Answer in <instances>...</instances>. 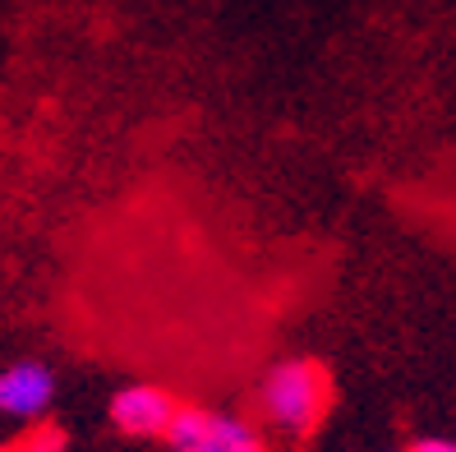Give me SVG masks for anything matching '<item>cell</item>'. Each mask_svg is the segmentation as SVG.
Masks as SVG:
<instances>
[{"mask_svg": "<svg viewBox=\"0 0 456 452\" xmlns=\"http://www.w3.org/2000/svg\"><path fill=\"white\" fill-rule=\"evenodd\" d=\"M328 374L323 365L314 360H281L263 374L258 383V407H263V420L273 424L277 434L286 439H305L314 434V424L323 420L328 411Z\"/></svg>", "mask_w": 456, "mask_h": 452, "instance_id": "cell-1", "label": "cell"}, {"mask_svg": "<svg viewBox=\"0 0 456 452\" xmlns=\"http://www.w3.org/2000/svg\"><path fill=\"white\" fill-rule=\"evenodd\" d=\"M162 439L171 452H263V439L249 420L203 407H180Z\"/></svg>", "mask_w": 456, "mask_h": 452, "instance_id": "cell-2", "label": "cell"}, {"mask_svg": "<svg viewBox=\"0 0 456 452\" xmlns=\"http://www.w3.org/2000/svg\"><path fill=\"white\" fill-rule=\"evenodd\" d=\"M175 397L167 388H152V383H134V388H120L116 402H111V420L120 424L125 434L134 439H162L175 420Z\"/></svg>", "mask_w": 456, "mask_h": 452, "instance_id": "cell-3", "label": "cell"}, {"mask_svg": "<svg viewBox=\"0 0 456 452\" xmlns=\"http://www.w3.org/2000/svg\"><path fill=\"white\" fill-rule=\"evenodd\" d=\"M51 397H56V379H51L46 365L14 360V365L0 369V415L37 420V415H46Z\"/></svg>", "mask_w": 456, "mask_h": 452, "instance_id": "cell-4", "label": "cell"}, {"mask_svg": "<svg viewBox=\"0 0 456 452\" xmlns=\"http://www.w3.org/2000/svg\"><path fill=\"white\" fill-rule=\"evenodd\" d=\"M0 452H61V439L46 430V434H33V439H23L14 448H0Z\"/></svg>", "mask_w": 456, "mask_h": 452, "instance_id": "cell-5", "label": "cell"}, {"mask_svg": "<svg viewBox=\"0 0 456 452\" xmlns=\"http://www.w3.org/2000/svg\"><path fill=\"white\" fill-rule=\"evenodd\" d=\"M406 452H456V443L452 439H415Z\"/></svg>", "mask_w": 456, "mask_h": 452, "instance_id": "cell-6", "label": "cell"}]
</instances>
